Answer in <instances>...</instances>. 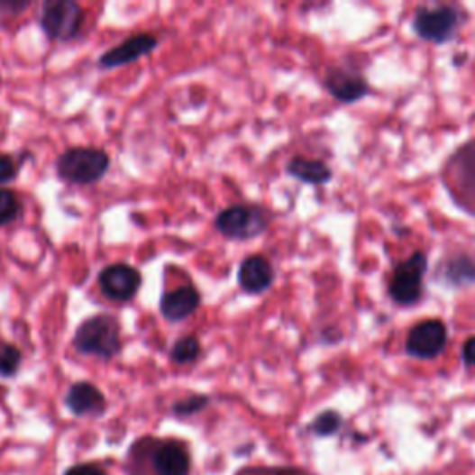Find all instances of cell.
<instances>
[{
  "mask_svg": "<svg viewBox=\"0 0 475 475\" xmlns=\"http://www.w3.org/2000/svg\"><path fill=\"white\" fill-rule=\"evenodd\" d=\"M32 6V3H14V0H10V3H0V15H10V17H17L21 15L23 12H26L28 8Z\"/></svg>",
  "mask_w": 475,
  "mask_h": 475,
  "instance_id": "25",
  "label": "cell"
},
{
  "mask_svg": "<svg viewBox=\"0 0 475 475\" xmlns=\"http://www.w3.org/2000/svg\"><path fill=\"white\" fill-rule=\"evenodd\" d=\"M459 23L461 14L450 6L420 10L415 17V32L425 41L444 43L455 36Z\"/></svg>",
  "mask_w": 475,
  "mask_h": 475,
  "instance_id": "8",
  "label": "cell"
},
{
  "mask_svg": "<svg viewBox=\"0 0 475 475\" xmlns=\"http://www.w3.org/2000/svg\"><path fill=\"white\" fill-rule=\"evenodd\" d=\"M73 350L84 357L112 361L123 352L121 324L110 314L84 320L73 334Z\"/></svg>",
  "mask_w": 475,
  "mask_h": 475,
  "instance_id": "1",
  "label": "cell"
},
{
  "mask_svg": "<svg viewBox=\"0 0 475 475\" xmlns=\"http://www.w3.org/2000/svg\"><path fill=\"white\" fill-rule=\"evenodd\" d=\"M450 164L461 194L475 199V142L459 149Z\"/></svg>",
  "mask_w": 475,
  "mask_h": 475,
  "instance_id": "15",
  "label": "cell"
},
{
  "mask_svg": "<svg viewBox=\"0 0 475 475\" xmlns=\"http://www.w3.org/2000/svg\"><path fill=\"white\" fill-rule=\"evenodd\" d=\"M97 280H99L101 294L114 303L132 301L143 284V277L140 269L124 262L106 266L99 273Z\"/></svg>",
  "mask_w": 475,
  "mask_h": 475,
  "instance_id": "6",
  "label": "cell"
},
{
  "mask_svg": "<svg viewBox=\"0 0 475 475\" xmlns=\"http://www.w3.org/2000/svg\"><path fill=\"white\" fill-rule=\"evenodd\" d=\"M158 45H160V40H158L154 34H151V32H142V34L126 38L119 45L103 52L97 59V66L105 71L131 66V63L138 61L140 58L154 52Z\"/></svg>",
  "mask_w": 475,
  "mask_h": 475,
  "instance_id": "9",
  "label": "cell"
},
{
  "mask_svg": "<svg viewBox=\"0 0 475 475\" xmlns=\"http://www.w3.org/2000/svg\"><path fill=\"white\" fill-rule=\"evenodd\" d=\"M61 475H108V471L97 462H80V464H73Z\"/></svg>",
  "mask_w": 475,
  "mask_h": 475,
  "instance_id": "24",
  "label": "cell"
},
{
  "mask_svg": "<svg viewBox=\"0 0 475 475\" xmlns=\"http://www.w3.org/2000/svg\"><path fill=\"white\" fill-rule=\"evenodd\" d=\"M427 271V259L424 252H415L403 262L390 282V296L399 305H415L422 296L424 275Z\"/></svg>",
  "mask_w": 475,
  "mask_h": 475,
  "instance_id": "7",
  "label": "cell"
},
{
  "mask_svg": "<svg viewBox=\"0 0 475 475\" xmlns=\"http://www.w3.org/2000/svg\"><path fill=\"white\" fill-rule=\"evenodd\" d=\"M287 171L290 177L305 184H312V186L327 184L333 177V171L329 166H325L320 160H310V158H303V156L292 158L287 166Z\"/></svg>",
  "mask_w": 475,
  "mask_h": 475,
  "instance_id": "17",
  "label": "cell"
},
{
  "mask_svg": "<svg viewBox=\"0 0 475 475\" xmlns=\"http://www.w3.org/2000/svg\"><path fill=\"white\" fill-rule=\"evenodd\" d=\"M279 475H303V473L294 471V470H282V471H279Z\"/></svg>",
  "mask_w": 475,
  "mask_h": 475,
  "instance_id": "27",
  "label": "cell"
},
{
  "mask_svg": "<svg viewBox=\"0 0 475 475\" xmlns=\"http://www.w3.org/2000/svg\"><path fill=\"white\" fill-rule=\"evenodd\" d=\"M23 210L21 199L12 187H0V229L12 225Z\"/></svg>",
  "mask_w": 475,
  "mask_h": 475,
  "instance_id": "21",
  "label": "cell"
},
{
  "mask_svg": "<svg viewBox=\"0 0 475 475\" xmlns=\"http://www.w3.org/2000/svg\"><path fill=\"white\" fill-rule=\"evenodd\" d=\"M21 171V162L12 154H0V186L12 184Z\"/></svg>",
  "mask_w": 475,
  "mask_h": 475,
  "instance_id": "23",
  "label": "cell"
},
{
  "mask_svg": "<svg viewBox=\"0 0 475 475\" xmlns=\"http://www.w3.org/2000/svg\"><path fill=\"white\" fill-rule=\"evenodd\" d=\"M201 355H203V345L196 334L180 336L169 350V361L177 366L194 364L201 359Z\"/></svg>",
  "mask_w": 475,
  "mask_h": 475,
  "instance_id": "18",
  "label": "cell"
},
{
  "mask_svg": "<svg viewBox=\"0 0 475 475\" xmlns=\"http://www.w3.org/2000/svg\"><path fill=\"white\" fill-rule=\"evenodd\" d=\"M436 279L450 287H470L475 282V259L470 255H457L440 262Z\"/></svg>",
  "mask_w": 475,
  "mask_h": 475,
  "instance_id": "16",
  "label": "cell"
},
{
  "mask_svg": "<svg viewBox=\"0 0 475 475\" xmlns=\"http://www.w3.org/2000/svg\"><path fill=\"white\" fill-rule=\"evenodd\" d=\"M462 359L466 364L475 366V336H471L462 347Z\"/></svg>",
  "mask_w": 475,
  "mask_h": 475,
  "instance_id": "26",
  "label": "cell"
},
{
  "mask_svg": "<svg viewBox=\"0 0 475 475\" xmlns=\"http://www.w3.org/2000/svg\"><path fill=\"white\" fill-rule=\"evenodd\" d=\"M143 446L154 475H189L192 473V453L187 444L177 438H143Z\"/></svg>",
  "mask_w": 475,
  "mask_h": 475,
  "instance_id": "5",
  "label": "cell"
},
{
  "mask_svg": "<svg viewBox=\"0 0 475 475\" xmlns=\"http://www.w3.org/2000/svg\"><path fill=\"white\" fill-rule=\"evenodd\" d=\"M23 366V352L15 343L0 340V377L12 379Z\"/></svg>",
  "mask_w": 475,
  "mask_h": 475,
  "instance_id": "19",
  "label": "cell"
},
{
  "mask_svg": "<svg viewBox=\"0 0 475 475\" xmlns=\"http://www.w3.org/2000/svg\"><path fill=\"white\" fill-rule=\"evenodd\" d=\"M210 401H212V397L206 394L186 396V397H182L171 405V415L175 418H192V416L203 413V410L210 405Z\"/></svg>",
  "mask_w": 475,
  "mask_h": 475,
  "instance_id": "20",
  "label": "cell"
},
{
  "mask_svg": "<svg viewBox=\"0 0 475 475\" xmlns=\"http://www.w3.org/2000/svg\"><path fill=\"white\" fill-rule=\"evenodd\" d=\"M325 87L336 101L345 105L357 103L370 93L368 82L361 75L338 68L327 71Z\"/></svg>",
  "mask_w": 475,
  "mask_h": 475,
  "instance_id": "14",
  "label": "cell"
},
{
  "mask_svg": "<svg viewBox=\"0 0 475 475\" xmlns=\"http://www.w3.org/2000/svg\"><path fill=\"white\" fill-rule=\"evenodd\" d=\"M110 168V154L101 147L87 145H75L66 149L56 158L54 166L59 180L77 186H91L101 182Z\"/></svg>",
  "mask_w": 475,
  "mask_h": 475,
  "instance_id": "2",
  "label": "cell"
},
{
  "mask_svg": "<svg viewBox=\"0 0 475 475\" xmlns=\"http://www.w3.org/2000/svg\"><path fill=\"white\" fill-rule=\"evenodd\" d=\"M448 342V329L440 320H427L418 324L408 334L406 353L416 359H434L444 352Z\"/></svg>",
  "mask_w": 475,
  "mask_h": 475,
  "instance_id": "10",
  "label": "cell"
},
{
  "mask_svg": "<svg viewBox=\"0 0 475 475\" xmlns=\"http://www.w3.org/2000/svg\"><path fill=\"white\" fill-rule=\"evenodd\" d=\"M268 225V212L257 205H231L214 219L215 231L233 242L255 240L266 233Z\"/></svg>",
  "mask_w": 475,
  "mask_h": 475,
  "instance_id": "4",
  "label": "cell"
},
{
  "mask_svg": "<svg viewBox=\"0 0 475 475\" xmlns=\"http://www.w3.org/2000/svg\"><path fill=\"white\" fill-rule=\"evenodd\" d=\"M203 297L192 282L182 284L178 288L168 290L160 297V314L169 324H180L199 310Z\"/></svg>",
  "mask_w": 475,
  "mask_h": 475,
  "instance_id": "12",
  "label": "cell"
},
{
  "mask_svg": "<svg viewBox=\"0 0 475 475\" xmlns=\"http://www.w3.org/2000/svg\"><path fill=\"white\" fill-rule=\"evenodd\" d=\"M66 406L77 418H99L106 413L108 401L103 390L91 381H77L66 392Z\"/></svg>",
  "mask_w": 475,
  "mask_h": 475,
  "instance_id": "11",
  "label": "cell"
},
{
  "mask_svg": "<svg viewBox=\"0 0 475 475\" xmlns=\"http://www.w3.org/2000/svg\"><path fill=\"white\" fill-rule=\"evenodd\" d=\"M275 282L271 262L262 255H249L240 262L238 284L247 296H262Z\"/></svg>",
  "mask_w": 475,
  "mask_h": 475,
  "instance_id": "13",
  "label": "cell"
},
{
  "mask_svg": "<svg viewBox=\"0 0 475 475\" xmlns=\"http://www.w3.org/2000/svg\"><path fill=\"white\" fill-rule=\"evenodd\" d=\"M86 10L75 0H45L40 28L49 41L73 43L84 34Z\"/></svg>",
  "mask_w": 475,
  "mask_h": 475,
  "instance_id": "3",
  "label": "cell"
},
{
  "mask_svg": "<svg viewBox=\"0 0 475 475\" xmlns=\"http://www.w3.org/2000/svg\"><path fill=\"white\" fill-rule=\"evenodd\" d=\"M342 427V416L336 410H325V413L318 415L310 424V431L315 436H333Z\"/></svg>",
  "mask_w": 475,
  "mask_h": 475,
  "instance_id": "22",
  "label": "cell"
}]
</instances>
